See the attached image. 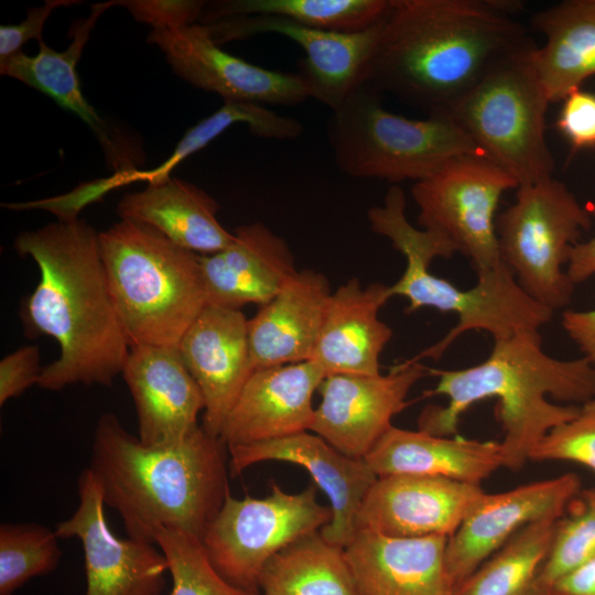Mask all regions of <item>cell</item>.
Returning <instances> with one entry per match:
<instances>
[{"label": "cell", "instance_id": "16", "mask_svg": "<svg viewBox=\"0 0 595 595\" xmlns=\"http://www.w3.org/2000/svg\"><path fill=\"white\" fill-rule=\"evenodd\" d=\"M147 41L165 54L178 77L224 101L295 106L310 98L298 73L267 69L225 52L203 23L152 30Z\"/></svg>", "mask_w": 595, "mask_h": 595}, {"label": "cell", "instance_id": "15", "mask_svg": "<svg viewBox=\"0 0 595 595\" xmlns=\"http://www.w3.org/2000/svg\"><path fill=\"white\" fill-rule=\"evenodd\" d=\"M581 490L580 477L567 473L507 491H484L447 539L445 560L454 587L527 524L563 517Z\"/></svg>", "mask_w": 595, "mask_h": 595}, {"label": "cell", "instance_id": "29", "mask_svg": "<svg viewBox=\"0 0 595 595\" xmlns=\"http://www.w3.org/2000/svg\"><path fill=\"white\" fill-rule=\"evenodd\" d=\"M531 25L545 43L531 54L550 102L595 75V0H565L536 12Z\"/></svg>", "mask_w": 595, "mask_h": 595}, {"label": "cell", "instance_id": "35", "mask_svg": "<svg viewBox=\"0 0 595 595\" xmlns=\"http://www.w3.org/2000/svg\"><path fill=\"white\" fill-rule=\"evenodd\" d=\"M155 544L166 558L170 595H257L227 582L210 563L201 539L182 530L161 528Z\"/></svg>", "mask_w": 595, "mask_h": 595}, {"label": "cell", "instance_id": "18", "mask_svg": "<svg viewBox=\"0 0 595 595\" xmlns=\"http://www.w3.org/2000/svg\"><path fill=\"white\" fill-rule=\"evenodd\" d=\"M227 448L232 476L264 461L288 462L305 468L331 504L332 519L320 530L322 536L342 548L350 542L363 499L377 479L364 458L343 454L310 431Z\"/></svg>", "mask_w": 595, "mask_h": 595}, {"label": "cell", "instance_id": "39", "mask_svg": "<svg viewBox=\"0 0 595 595\" xmlns=\"http://www.w3.org/2000/svg\"><path fill=\"white\" fill-rule=\"evenodd\" d=\"M556 128L574 149L595 148V94L571 91L563 99Z\"/></svg>", "mask_w": 595, "mask_h": 595}, {"label": "cell", "instance_id": "30", "mask_svg": "<svg viewBox=\"0 0 595 595\" xmlns=\"http://www.w3.org/2000/svg\"><path fill=\"white\" fill-rule=\"evenodd\" d=\"M262 595H358L345 549L314 531L293 541L261 570Z\"/></svg>", "mask_w": 595, "mask_h": 595}, {"label": "cell", "instance_id": "32", "mask_svg": "<svg viewBox=\"0 0 595 595\" xmlns=\"http://www.w3.org/2000/svg\"><path fill=\"white\" fill-rule=\"evenodd\" d=\"M245 123L250 133L262 139L294 140L303 132V126L294 118L269 110L259 104L224 101V105L194 127L188 129L176 144L173 153L152 170H121L102 180L105 188L147 181L149 185L171 178L170 173L186 158L208 145L231 126Z\"/></svg>", "mask_w": 595, "mask_h": 595}, {"label": "cell", "instance_id": "24", "mask_svg": "<svg viewBox=\"0 0 595 595\" xmlns=\"http://www.w3.org/2000/svg\"><path fill=\"white\" fill-rule=\"evenodd\" d=\"M390 299V285L364 286L358 278L332 292L311 359L325 376L381 374L380 355L393 331L379 318V311Z\"/></svg>", "mask_w": 595, "mask_h": 595}, {"label": "cell", "instance_id": "38", "mask_svg": "<svg viewBox=\"0 0 595 595\" xmlns=\"http://www.w3.org/2000/svg\"><path fill=\"white\" fill-rule=\"evenodd\" d=\"M206 1L198 0H122L116 6L125 7L132 17L153 30H178L199 23Z\"/></svg>", "mask_w": 595, "mask_h": 595}, {"label": "cell", "instance_id": "13", "mask_svg": "<svg viewBox=\"0 0 595 595\" xmlns=\"http://www.w3.org/2000/svg\"><path fill=\"white\" fill-rule=\"evenodd\" d=\"M79 504L58 522V538H76L84 550L85 595H161L167 561L155 543L115 536L107 524L100 486L87 467L78 477Z\"/></svg>", "mask_w": 595, "mask_h": 595}, {"label": "cell", "instance_id": "9", "mask_svg": "<svg viewBox=\"0 0 595 595\" xmlns=\"http://www.w3.org/2000/svg\"><path fill=\"white\" fill-rule=\"evenodd\" d=\"M591 226L586 206L553 176L520 185L515 203L496 218L500 257L528 295L553 312L561 310L575 285L564 266Z\"/></svg>", "mask_w": 595, "mask_h": 595}, {"label": "cell", "instance_id": "10", "mask_svg": "<svg viewBox=\"0 0 595 595\" xmlns=\"http://www.w3.org/2000/svg\"><path fill=\"white\" fill-rule=\"evenodd\" d=\"M331 519V507L317 501L316 485L290 494L273 483L264 498L237 499L230 494L201 541L227 582L258 595L259 576L268 560Z\"/></svg>", "mask_w": 595, "mask_h": 595}, {"label": "cell", "instance_id": "12", "mask_svg": "<svg viewBox=\"0 0 595 595\" xmlns=\"http://www.w3.org/2000/svg\"><path fill=\"white\" fill-rule=\"evenodd\" d=\"M385 18V17H383ZM382 22L358 32L312 29L277 15H245L205 24L216 44L275 33L294 41L305 53L298 74L316 99L332 111L368 83Z\"/></svg>", "mask_w": 595, "mask_h": 595}, {"label": "cell", "instance_id": "40", "mask_svg": "<svg viewBox=\"0 0 595 595\" xmlns=\"http://www.w3.org/2000/svg\"><path fill=\"white\" fill-rule=\"evenodd\" d=\"M43 368L35 345L22 346L4 356L0 361V405L37 385Z\"/></svg>", "mask_w": 595, "mask_h": 595}, {"label": "cell", "instance_id": "28", "mask_svg": "<svg viewBox=\"0 0 595 595\" xmlns=\"http://www.w3.org/2000/svg\"><path fill=\"white\" fill-rule=\"evenodd\" d=\"M218 210L214 197L180 178L126 194L118 204L121 219L149 225L177 246L201 256L223 250L234 238L219 223Z\"/></svg>", "mask_w": 595, "mask_h": 595}, {"label": "cell", "instance_id": "25", "mask_svg": "<svg viewBox=\"0 0 595 595\" xmlns=\"http://www.w3.org/2000/svg\"><path fill=\"white\" fill-rule=\"evenodd\" d=\"M332 290L327 278L302 269L248 320L253 370L312 359Z\"/></svg>", "mask_w": 595, "mask_h": 595}, {"label": "cell", "instance_id": "41", "mask_svg": "<svg viewBox=\"0 0 595 595\" xmlns=\"http://www.w3.org/2000/svg\"><path fill=\"white\" fill-rule=\"evenodd\" d=\"M80 3L76 0H47L43 6L28 10L19 24L0 26V61L18 52L30 40H42L43 26L52 12L61 7Z\"/></svg>", "mask_w": 595, "mask_h": 595}, {"label": "cell", "instance_id": "1", "mask_svg": "<svg viewBox=\"0 0 595 595\" xmlns=\"http://www.w3.org/2000/svg\"><path fill=\"white\" fill-rule=\"evenodd\" d=\"M505 0H393L368 83L426 116L452 109L501 61L533 46Z\"/></svg>", "mask_w": 595, "mask_h": 595}, {"label": "cell", "instance_id": "31", "mask_svg": "<svg viewBox=\"0 0 595 595\" xmlns=\"http://www.w3.org/2000/svg\"><path fill=\"white\" fill-rule=\"evenodd\" d=\"M558 520H540L515 533L455 588V595H555L540 577Z\"/></svg>", "mask_w": 595, "mask_h": 595}, {"label": "cell", "instance_id": "37", "mask_svg": "<svg viewBox=\"0 0 595 595\" xmlns=\"http://www.w3.org/2000/svg\"><path fill=\"white\" fill-rule=\"evenodd\" d=\"M530 459L573 462L595 473V398L581 404L573 419L550 430Z\"/></svg>", "mask_w": 595, "mask_h": 595}, {"label": "cell", "instance_id": "42", "mask_svg": "<svg viewBox=\"0 0 595 595\" xmlns=\"http://www.w3.org/2000/svg\"><path fill=\"white\" fill-rule=\"evenodd\" d=\"M561 325L578 347L582 357L595 365V309L565 310L561 315Z\"/></svg>", "mask_w": 595, "mask_h": 595}, {"label": "cell", "instance_id": "33", "mask_svg": "<svg viewBox=\"0 0 595 595\" xmlns=\"http://www.w3.org/2000/svg\"><path fill=\"white\" fill-rule=\"evenodd\" d=\"M393 0H225L206 3L199 23L245 15H277L312 29L358 32L383 19Z\"/></svg>", "mask_w": 595, "mask_h": 595}, {"label": "cell", "instance_id": "11", "mask_svg": "<svg viewBox=\"0 0 595 595\" xmlns=\"http://www.w3.org/2000/svg\"><path fill=\"white\" fill-rule=\"evenodd\" d=\"M518 187L511 175L477 152L448 160L415 182L411 194L419 208V225L451 241L478 277L504 262L496 212L501 196Z\"/></svg>", "mask_w": 595, "mask_h": 595}, {"label": "cell", "instance_id": "44", "mask_svg": "<svg viewBox=\"0 0 595 595\" xmlns=\"http://www.w3.org/2000/svg\"><path fill=\"white\" fill-rule=\"evenodd\" d=\"M553 592L555 595H595V558L559 580Z\"/></svg>", "mask_w": 595, "mask_h": 595}, {"label": "cell", "instance_id": "26", "mask_svg": "<svg viewBox=\"0 0 595 595\" xmlns=\"http://www.w3.org/2000/svg\"><path fill=\"white\" fill-rule=\"evenodd\" d=\"M377 477L425 475L479 485L502 467L500 442L391 426L364 458Z\"/></svg>", "mask_w": 595, "mask_h": 595}, {"label": "cell", "instance_id": "43", "mask_svg": "<svg viewBox=\"0 0 595 595\" xmlns=\"http://www.w3.org/2000/svg\"><path fill=\"white\" fill-rule=\"evenodd\" d=\"M586 208L592 217H595V202L588 203ZM566 273L574 284L595 275V234L571 249Z\"/></svg>", "mask_w": 595, "mask_h": 595}, {"label": "cell", "instance_id": "2", "mask_svg": "<svg viewBox=\"0 0 595 595\" xmlns=\"http://www.w3.org/2000/svg\"><path fill=\"white\" fill-rule=\"evenodd\" d=\"M98 234L77 217L19 234L14 247L39 267L40 280L20 307L29 337L60 346L37 386L57 391L83 383L111 387L130 346L120 325L100 255Z\"/></svg>", "mask_w": 595, "mask_h": 595}, {"label": "cell", "instance_id": "4", "mask_svg": "<svg viewBox=\"0 0 595 595\" xmlns=\"http://www.w3.org/2000/svg\"><path fill=\"white\" fill-rule=\"evenodd\" d=\"M88 468L128 537L155 543L161 528L202 540L230 495L229 454L201 426L182 443L150 447L110 412L97 421Z\"/></svg>", "mask_w": 595, "mask_h": 595}, {"label": "cell", "instance_id": "19", "mask_svg": "<svg viewBox=\"0 0 595 595\" xmlns=\"http://www.w3.org/2000/svg\"><path fill=\"white\" fill-rule=\"evenodd\" d=\"M121 375L133 399L138 437L145 446L177 445L201 426L205 400L177 347H131Z\"/></svg>", "mask_w": 595, "mask_h": 595}, {"label": "cell", "instance_id": "5", "mask_svg": "<svg viewBox=\"0 0 595 595\" xmlns=\"http://www.w3.org/2000/svg\"><path fill=\"white\" fill-rule=\"evenodd\" d=\"M405 207L403 191L392 185L383 204L367 213L371 230L388 238L405 259L402 275L390 285L391 298L401 296L408 301L405 313L431 307L457 315L455 326L415 360L440 359L461 335L469 331L486 332L497 342L520 333L540 332L552 320L554 312L528 295L505 262L478 275L477 283L468 290L433 274L430 270L432 261L448 259L457 250L443 236L412 226Z\"/></svg>", "mask_w": 595, "mask_h": 595}, {"label": "cell", "instance_id": "20", "mask_svg": "<svg viewBox=\"0 0 595 595\" xmlns=\"http://www.w3.org/2000/svg\"><path fill=\"white\" fill-rule=\"evenodd\" d=\"M177 348L205 400L202 426L219 437L253 371L248 318L241 310L206 305Z\"/></svg>", "mask_w": 595, "mask_h": 595}, {"label": "cell", "instance_id": "34", "mask_svg": "<svg viewBox=\"0 0 595 595\" xmlns=\"http://www.w3.org/2000/svg\"><path fill=\"white\" fill-rule=\"evenodd\" d=\"M55 530L24 522L0 526V595H12L31 578L53 572L62 551Z\"/></svg>", "mask_w": 595, "mask_h": 595}, {"label": "cell", "instance_id": "17", "mask_svg": "<svg viewBox=\"0 0 595 595\" xmlns=\"http://www.w3.org/2000/svg\"><path fill=\"white\" fill-rule=\"evenodd\" d=\"M483 493L479 485L439 476H380L363 499L356 530L393 538H450Z\"/></svg>", "mask_w": 595, "mask_h": 595}, {"label": "cell", "instance_id": "6", "mask_svg": "<svg viewBox=\"0 0 595 595\" xmlns=\"http://www.w3.org/2000/svg\"><path fill=\"white\" fill-rule=\"evenodd\" d=\"M113 305L131 347H177L207 305L201 255L121 219L98 234Z\"/></svg>", "mask_w": 595, "mask_h": 595}, {"label": "cell", "instance_id": "22", "mask_svg": "<svg viewBox=\"0 0 595 595\" xmlns=\"http://www.w3.org/2000/svg\"><path fill=\"white\" fill-rule=\"evenodd\" d=\"M447 539L356 530L344 549L358 595H455L445 560Z\"/></svg>", "mask_w": 595, "mask_h": 595}, {"label": "cell", "instance_id": "7", "mask_svg": "<svg viewBox=\"0 0 595 595\" xmlns=\"http://www.w3.org/2000/svg\"><path fill=\"white\" fill-rule=\"evenodd\" d=\"M326 132L337 167L356 178L415 183L455 156L479 152L450 115L392 113L369 83L332 111Z\"/></svg>", "mask_w": 595, "mask_h": 595}, {"label": "cell", "instance_id": "27", "mask_svg": "<svg viewBox=\"0 0 595 595\" xmlns=\"http://www.w3.org/2000/svg\"><path fill=\"white\" fill-rule=\"evenodd\" d=\"M116 1L91 6L89 15L74 23L71 44L58 52L37 41L39 52L28 55L18 52L0 61V73L42 91L57 105L77 115L96 133L109 161L115 166L128 167L129 154L115 142L105 121L84 97L76 66L98 18Z\"/></svg>", "mask_w": 595, "mask_h": 595}, {"label": "cell", "instance_id": "36", "mask_svg": "<svg viewBox=\"0 0 595 595\" xmlns=\"http://www.w3.org/2000/svg\"><path fill=\"white\" fill-rule=\"evenodd\" d=\"M578 496V509L556 521L541 567V581L552 589L563 576L595 558V487L582 489Z\"/></svg>", "mask_w": 595, "mask_h": 595}, {"label": "cell", "instance_id": "23", "mask_svg": "<svg viewBox=\"0 0 595 595\" xmlns=\"http://www.w3.org/2000/svg\"><path fill=\"white\" fill-rule=\"evenodd\" d=\"M223 250L201 256L207 305L241 310L268 303L296 273L286 241L262 223L241 225Z\"/></svg>", "mask_w": 595, "mask_h": 595}, {"label": "cell", "instance_id": "14", "mask_svg": "<svg viewBox=\"0 0 595 595\" xmlns=\"http://www.w3.org/2000/svg\"><path fill=\"white\" fill-rule=\"evenodd\" d=\"M429 367L409 359L377 376L329 375L318 387L311 432L354 458H365L409 404L414 385Z\"/></svg>", "mask_w": 595, "mask_h": 595}, {"label": "cell", "instance_id": "8", "mask_svg": "<svg viewBox=\"0 0 595 595\" xmlns=\"http://www.w3.org/2000/svg\"><path fill=\"white\" fill-rule=\"evenodd\" d=\"M534 47L501 61L450 112L519 186L553 176L555 166L545 141L550 100L532 63Z\"/></svg>", "mask_w": 595, "mask_h": 595}, {"label": "cell", "instance_id": "21", "mask_svg": "<svg viewBox=\"0 0 595 595\" xmlns=\"http://www.w3.org/2000/svg\"><path fill=\"white\" fill-rule=\"evenodd\" d=\"M323 370L312 360L252 371L220 433L227 447L311 431Z\"/></svg>", "mask_w": 595, "mask_h": 595}, {"label": "cell", "instance_id": "3", "mask_svg": "<svg viewBox=\"0 0 595 595\" xmlns=\"http://www.w3.org/2000/svg\"><path fill=\"white\" fill-rule=\"evenodd\" d=\"M429 375L437 381L425 394L443 396L447 404L425 407L418 419L419 430L456 435L465 411L495 398L504 431L502 467L511 470L521 469L550 430L573 419L581 404L595 398V365L584 357L548 355L539 332L494 342L480 364L453 370L429 368Z\"/></svg>", "mask_w": 595, "mask_h": 595}]
</instances>
